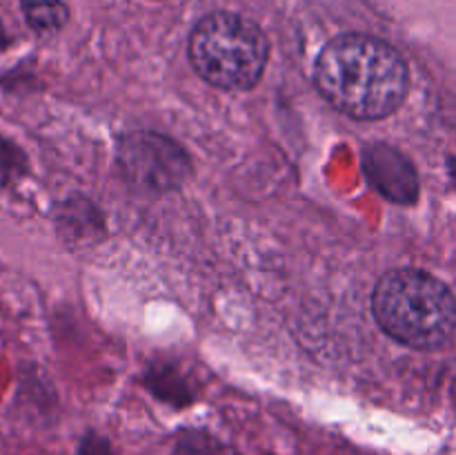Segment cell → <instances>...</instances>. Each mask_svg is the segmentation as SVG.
I'll list each match as a JSON object with an SVG mask.
<instances>
[{
	"label": "cell",
	"mask_w": 456,
	"mask_h": 455,
	"mask_svg": "<svg viewBox=\"0 0 456 455\" xmlns=\"http://www.w3.org/2000/svg\"><path fill=\"white\" fill-rule=\"evenodd\" d=\"M314 80L338 112L359 120H377L390 116L403 103L408 65L386 40L343 34L319 54Z\"/></svg>",
	"instance_id": "6da1fadb"
},
{
	"label": "cell",
	"mask_w": 456,
	"mask_h": 455,
	"mask_svg": "<svg viewBox=\"0 0 456 455\" xmlns=\"http://www.w3.org/2000/svg\"><path fill=\"white\" fill-rule=\"evenodd\" d=\"M379 326L396 342L435 348L456 328V299L448 285L417 268L392 270L377 284L372 297Z\"/></svg>",
	"instance_id": "7a4b0ae2"
},
{
	"label": "cell",
	"mask_w": 456,
	"mask_h": 455,
	"mask_svg": "<svg viewBox=\"0 0 456 455\" xmlns=\"http://www.w3.org/2000/svg\"><path fill=\"white\" fill-rule=\"evenodd\" d=\"M270 45L256 22L240 13L205 16L190 36V61L200 79L221 89H249L265 71Z\"/></svg>",
	"instance_id": "3957f363"
},
{
	"label": "cell",
	"mask_w": 456,
	"mask_h": 455,
	"mask_svg": "<svg viewBox=\"0 0 456 455\" xmlns=\"http://www.w3.org/2000/svg\"><path fill=\"white\" fill-rule=\"evenodd\" d=\"M118 163L134 186L151 192L174 190L190 174V159L181 145L151 132L125 136L118 145Z\"/></svg>",
	"instance_id": "277c9868"
},
{
	"label": "cell",
	"mask_w": 456,
	"mask_h": 455,
	"mask_svg": "<svg viewBox=\"0 0 456 455\" xmlns=\"http://www.w3.org/2000/svg\"><path fill=\"white\" fill-rule=\"evenodd\" d=\"M365 172L370 183L396 203H412L419 194V178L408 156L386 143H374L365 150Z\"/></svg>",
	"instance_id": "5b68a950"
},
{
	"label": "cell",
	"mask_w": 456,
	"mask_h": 455,
	"mask_svg": "<svg viewBox=\"0 0 456 455\" xmlns=\"http://www.w3.org/2000/svg\"><path fill=\"white\" fill-rule=\"evenodd\" d=\"M20 7L31 29L40 31V34L58 31L61 27H65L67 18H69V12L61 0H20Z\"/></svg>",
	"instance_id": "8992f818"
},
{
	"label": "cell",
	"mask_w": 456,
	"mask_h": 455,
	"mask_svg": "<svg viewBox=\"0 0 456 455\" xmlns=\"http://www.w3.org/2000/svg\"><path fill=\"white\" fill-rule=\"evenodd\" d=\"M174 455H234L223 442L203 431H187L178 437Z\"/></svg>",
	"instance_id": "52a82bcc"
},
{
	"label": "cell",
	"mask_w": 456,
	"mask_h": 455,
	"mask_svg": "<svg viewBox=\"0 0 456 455\" xmlns=\"http://www.w3.org/2000/svg\"><path fill=\"white\" fill-rule=\"evenodd\" d=\"M22 168H25V161L18 147L0 136V186H7L13 177L22 172Z\"/></svg>",
	"instance_id": "ba28073f"
},
{
	"label": "cell",
	"mask_w": 456,
	"mask_h": 455,
	"mask_svg": "<svg viewBox=\"0 0 456 455\" xmlns=\"http://www.w3.org/2000/svg\"><path fill=\"white\" fill-rule=\"evenodd\" d=\"M78 455H116V453L111 451V446L107 444L105 440H101V437L96 435H87L83 440V444H80Z\"/></svg>",
	"instance_id": "9c48e42d"
},
{
	"label": "cell",
	"mask_w": 456,
	"mask_h": 455,
	"mask_svg": "<svg viewBox=\"0 0 456 455\" xmlns=\"http://www.w3.org/2000/svg\"><path fill=\"white\" fill-rule=\"evenodd\" d=\"M452 177L456 178V161H452Z\"/></svg>",
	"instance_id": "30bf717a"
}]
</instances>
